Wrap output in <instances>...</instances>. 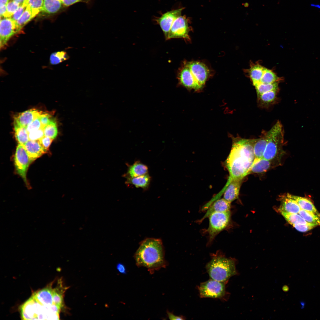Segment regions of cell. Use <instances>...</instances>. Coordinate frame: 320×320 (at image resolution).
Listing matches in <instances>:
<instances>
[{
  "instance_id": "1",
  "label": "cell",
  "mask_w": 320,
  "mask_h": 320,
  "mask_svg": "<svg viewBox=\"0 0 320 320\" xmlns=\"http://www.w3.org/2000/svg\"><path fill=\"white\" fill-rule=\"evenodd\" d=\"M55 281L34 292L21 306L23 319H59L60 313L64 306V294L67 287L61 279Z\"/></svg>"
},
{
  "instance_id": "2",
  "label": "cell",
  "mask_w": 320,
  "mask_h": 320,
  "mask_svg": "<svg viewBox=\"0 0 320 320\" xmlns=\"http://www.w3.org/2000/svg\"><path fill=\"white\" fill-rule=\"evenodd\" d=\"M255 139H234L225 161L229 178L242 180L248 175L255 159L253 150Z\"/></svg>"
},
{
  "instance_id": "3",
  "label": "cell",
  "mask_w": 320,
  "mask_h": 320,
  "mask_svg": "<svg viewBox=\"0 0 320 320\" xmlns=\"http://www.w3.org/2000/svg\"><path fill=\"white\" fill-rule=\"evenodd\" d=\"M134 257L137 266L147 268L151 273L167 265L162 243L159 239L148 238L143 240Z\"/></svg>"
},
{
  "instance_id": "4",
  "label": "cell",
  "mask_w": 320,
  "mask_h": 320,
  "mask_svg": "<svg viewBox=\"0 0 320 320\" xmlns=\"http://www.w3.org/2000/svg\"><path fill=\"white\" fill-rule=\"evenodd\" d=\"M236 265L235 259L218 253L212 255L206 268L211 279L227 283L230 277L238 274Z\"/></svg>"
},
{
  "instance_id": "5",
  "label": "cell",
  "mask_w": 320,
  "mask_h": 320,
  "mask_svg": "<svg viewBox=\"0 0 320 320\" xmlns=\"http://www.w3.org/2000/svg\"><path fill=\"white\" fill-rule=\"evenodd\" d=\"M268 133V139L263 158L279 165L284 153L283 149L284 131L281 122L278 121Z\"/></svg>"
},
{
  "instance_id": "6",
  "label": "cell",
  "mask_w": 320,
  "mask_h": 320,
  "mask_svg": "<svg viewBox=\"0 0 320 320\" xmlns=\"http://www.w3.org/2000/svg\"><path fill=\"white\" fill-rule=\"evenodd\" d=\"M231 217L230 211L213 213L209 216V225L207 231L209 234V244L212 242L219 233L228 226Z\"/></svg>"
},
{
  "instance_id": "7",
  "label": "cell",
  "mask_w": 320,
  "mask_h": 320,
  "mask_svg": "<svg viewBox=\"0 0 320 320\" xmlns=\"http://www.w3.org/2000/svg\"><path fill=\"white\" fill-rule=\"evenodd\" d=\"M227 283L211 279L201 283L198 287L201 298L225 299L228 294L226 291Z\"/></svg>"
},
{
  "instance_id": "8",
  "label": "cell",
  "mask_w": 320,
  "mask_h": 320,
  "mask_svg": "<svg viewBox=\"0 0 320 320\" xmlns=\"http://www.w3.org/2000/svg\"><path fill=\"white\" fill-rule=\"evenodd\" d=\"M33 161L28 154L23 145L19 144L14 156L15 165L17 173L26 184L27 169L30 164Z\"/></svg>"
},
{
  "instance_id": "9",
  "label": "cell",
  "mask_w": 320,
  "mask_h": 320,
  "mask_svg": "<svg viewBox=\"0 0 320 320\" xmlns=\"http://www.w3.org/2000/svg\"><path fill=\"white\" fill-rule=\"evenodd\" d=\"M21 30L16 22L10 17H0V47L5 46L9 39Z\"/></svg>"
},
{
  "instance_id": "10",
  "label": "cell",
  "mask_w": 320,
  "mask_h": 320,
  "mask_svg": "<svg viewBox=\"0 0 320 320\" xmlns=\"http://www.w3.org/2000/svg\"><path fill=\"white\" fill-rule=\"evenodd\" d=\"M189 30L187 19L185 16L181 15L173 22L167 40L175 38H188Z\"/></svg>"
},
{
  "instance_id": "11",
  "label": "cell",
  "mask_w": 320,
  "mask_h": 320,
  "mask_svg": "<svg viewBox=\"0 0 320 320\" xmlns=\"http://www.w3.org/2000/svg\"><path fill=\"white\" fill-rule=\"evenodd\" d=\"M183 8L168 11L155 19V20L160 27L166 40H167L171 26L175 20L181 15Z\"/></svg>"
},
{
  "instance_id": "12",
  "label": "cell",
  "mask_w": 320,
  "mask_h": 320,
  "mask_svg": "<svg viewBox=\"0 0 320 320\" xmlns=\"http://www.w3.org/2000/svg\"><path fill=\"white\" fill-rule=\"evenodd\" d=\"M187 65L194 78L201 87L205 84L208 76V69L204 64L198 62H191Z\"/></svg>"
},
{
  "instance_id": "13",
  "label": "cell",
  "mask_w": 320,
  "mask_h": 320,
  "mask_svg": "<svg viewBox=\"0 0 320 320\" xmlns=\"http://www.w3.org/2000/svg\"><path fill=\"white\" fill-rule=\"evenodd\" d=\"M43 112L30 109L18 114L14 117V126L26 127L33 120L39 117Z\"/></svg>"
},
{
  "instance_id": "14",
  "label": "cell",
  "mask_w": 320,
  "mask_h": 320,
  "mask_svg": "<svg viewBox=\"0 0 320 320\" xmlns=\"http://www.w3.org/2000/svg\"><path fill=\"white\" fill-rule=\"evenodd\" d=\"M178 79L180 83L186 88L195 89H198L201 88L187 65L180 71Z\"/></svg>"
},
{
  "instance_id": "15",
  "label": "cell",
  "mask_w": 320,
  "mask_h": 320,
  "mask_svg": "<svg viewBox=\"0 0 320 320\" xmlns=\"http://www.w3.org/2000/svg\"><path fill=\"white\" fill-rule=\"evenodd\" d=\"M231 203L223 198L216 200L209 205L207 209L205 214L199 221V223H201L204 220L208 218L211 214L213 213L230 211L231 208Z\"/></svg>"
},
{
  "instance_id": "16",
  "label": "cell",
  "mask_w": 320,
  "mask_h": 320,
  "mask_svg": "<svg viewBox=\"0 0 320 320\" xmlns=\"http://www.w3.org/2000/svg\"><path fill=\"white\" fill-rule=\"evenodd\" d=\"M242 180L229 178L228 185L224 192L223 198L231 203L239 197Z\"/></svg>"
},
{
  "instance_id": "17",
  "label": "cell",
  "mask_w": 320,
  "mask_h": 320,
  "mask_svg": "<svg viewBox=\"0 0 320 320\" xmlns=\"http://www.w3.org/2000/svg\"><path fill=\"white\" fill-rule=\"evenodd\" d=\"M278 165L276 163L263 158H255L248 175L266 172L273 167Z\"/></svg>"
},
{
  "instance_id": "18",
  "label": "cell",
  "mask_w": 320,
  "mask_h": 320,
  "mask_svg": "<svg viewBox=\"0 0 320 320\" xmlns=\"http://www.w3.org/2000/svg\"><path fill=\"white\" fill-rule=\"evenodd\" d=\"M279 90H273L257 95V101L259 107L267 108L276 104L278 100Z\"/></svg>"
},
{
  "instance_id": "19",
  "label": "cell",
  "mask_w": 320,
  "mask_h": 320,
  "mask_svg": "<svg viewBox=\"0 0 320 320\" xmlns=\"http://www.w3.org/2000/svg\"><path fill=\"white\" fill-rule=\"evenodd\" d=\"M30 156L34 160L47 151L41 144L39 140H29L24 145Z\"/></svg>"
},
{
  "instance_id": "20",
  "label": "cell",
  "mask_w": 320,
  "mask_h": 320,
  "mask_svg": "<svg viewBox=\"0 0 320 320\" xmlns=\"http://www.w3.org/2000/svg\"><path fill=\"white\" fill-rule=\"evenodd\" d=\"M268 139V131H263L260 137L255 139L253 150L255 158L263 157Z\"/></svg>"
},
{
  "instance_id": "21",
  "label": "cell",
  "mask_w": 320,
  "mask_h": 320,
  "mask_svg": "<svg viewBox=\"0 0 320 320\" xmlns=\"http://www.w3.org/2000/svg\"><path fill=\"white\" fill-rule=\"evenodd\" d=\"M265 67L258 63L251 62L250 68L245 71L254 86L259 83L263 74Z\"/></svg>"
},
{
  "instance_id": "22",
  "label": "cell",
  "mask_w": 320,
  "mask_h": 320,
  "mask_svg": "<svg viewBox=\"0 0 320 320\" xmlns=\"http://www.w3.org/2000/svg\"><path fill=\"white\" fill-rule=\"evenodd\" d=\"M148 172L147 166L140 161H137L129 166L127 171L124 176L126 178L136 177L148 174Z\"/></svg>"
},
{
  "instance_id": "23",
  "label": "cell",
  "mask_w": 320,
  "mask_h": 320,
  "mask_svg": "<svg viewBox=\"0 0 320 320\" xmlns=\"http://www.w3.org/2000/svg\"><path fill=\"white\" fill-rule=\"evenodd\" d=\"M286 196L294 200L297 203L301 209L309 211L318 216H320L312 202L306 197H303L287 193Z\"/></svg>"
},
{
  "instance_id": "24",
  "label": "cell",
  "mask_w": 320,
  "mask_h": 320,
  "mask_svg": "<svg viewBox=\"0 0 320 320\" xmlns=\"http://www.w3.org/2000/svg\"><path fill=\"white\" fill-rule=\"evenodd\" d=\"M300 209V208L294 200L286 196L282 199L279 211L289 213L298 214Z\"/></svg>"
},
{
  "instance_id": "25",
  "label": "cell",
  "mask_w": 320,
  "mask_h": 320,
  "mask_svg": "<svg viewBox=\"0 0 320 320\" xmlns=\"http://www.w3.org/2000/svg\"><path fill=\"white\" fill-rule=\"evenodd\" d=\"M126 184L134 185L136 187L146 190L149 187L151 177L148 174L136 177L126 178Z\"/></svg>"
},
{
  "instance_id": "26",
  "label": "cell",
  "mask_w": 320,
  "mask_h": 320,
  "mask_svg": "<svg viewBox=\"0 0 320 320\" xmlns=\"http://www.w3.org/2000/svg\"><path fill=\"white\" fill-rule=\"evenodd\" d=\"M63 6L61 0H44L41 12L49 14H54L59 11Z\"/></svg>"
},
{
  "instance_id": "27",
  "label": "cell",
  "mask_w": 320,
  "mask_h": 320,
  "mask_svg": "<svg viewBox=\"0 0 320 320\" xmlns=\"http://www.w3.org/2000/svg\"><path fill=\"white\" fill-rule=\"evenodd\" d=\"M39 12L38 11L26 7L21 17L16 22L19 28L21 29Z\"/></svg>"
},
{
  "instance_id": "28",
  "label": "cell",
  "mask_w": 320,
  "mask_h": 320,
  "mask_svg": "<svg viewBox=\"0 0 320 320\" xmlns=\"http://www.w3.org/2000/svg\"><path fill=\"white\" fill-rule=\"evenodd\" d=\"M14 130L15 138L19 144L24 145L29 140L26 127L14 126Z\"/></svg>"
},
{
  "instance_id": "29",
  "label": "cell",
  "mask_w": 320,
  "mask_h": 320,
  "mask_svg": "<svg viewBox=\"0 0 320 320\" xmlns=\"http://www.w3.org/2000/svg\"><path fill=\"white\" fill-rule=\"evenodd\" d=\"M282 78L278 76L272 70L265 68L260 82L264 84L279 82L280 81L282 80Z\"/></svg>"
},
{
  "instance_id": "30",
  "label": "cell",
  "mask_w": 320,
  "mask_h": 320,
  "mask_svg": "<svg viewBox=\"0 0 320 320\" xmlns=\"http://www.w3.org/2000/svg\"><path fill=\"white\" fill-rule=\"evenodd\" d=\"M279 211L287 222L292 225L297 224H311L307 222L298 214L289 213L281 211Z\"/></svg>"
},
{
  "instance_id": "31",
  "label": "cell",
  "mask_w": 320,
  "mask_h": 320,
  "mask_svg": "<svg viewBox=\"0 0 320 320\" xmlns=\"http://www.w3.org/2000/svg\"><path fill=\"white\" fill-rule=\"evenodd\" d=\"M279 82L270 84L259 83L254 86L255 87L257 95L273 90H279Z\"/></svg>"
},
{
  "instance_id": "32",
  "label": "cell",
  "mask_w": 320,
  "mask_h": 320,
  "mask_svg": "<svg viewBox=\"0 0 320 320\" xmlns=\"http://www.w3.org/2000/svg\"><path fill=\"white\" fill-rule=\"evenodd\" d=\"M298 214L308 223L316 226L320 225V216L301 209Z\"/></svg>"
},
{
  "instance_id": "33",
  "label": "cell",
  "mask_w": 320,
  "mask_h": 320,
  "mask_svg": "<svg viewBox=\"0 0 320 320\" xmlns=\"http://www.w3.org/2000/svg\"><path fill=\"white\" fill-rule=\"evenodd\" d=\"M44 135L52 139L55 138L57 135L58 130L55 121L51 119L49 123L43 128Z\"/></svg>"
},
{
  "instance_id": "34",
  "label": "cell",
  "mask_w": 320,
  "mask_h": 320,
  "mask_svg": "<svg viewBox=\"0 0 320 320\" xmlns=\"http://www.w3.org/2000/svg\"><path fill=\"white\" fill-rule=\"evenodd\" d=\"M69 56L67 53L61 51L52 53L50 57V62L52 65H56L68 59Z\"/></svg>"
},
{
  "instance_id": "35",
  "label": "cell",
  "mask_w": 320,
  "mask_h": 320,
  "mask_svg": "<svg viewBox=\"0 0 320 320\" xmlns=\"http://www.w3.org/2000/svg\"><path fill=\"white\" fill-rule=\"evenodd\" d=\"M44 0H25L23 5L33 10L41 11Z\"/></svg>"
},
{
  "instance_id": "36",
  "label": "cell",
  "mask_w": 320,
  "mask_h": 320,
  "mask_svg": "<svg viewBox=\"0 0 320 320\" xmlns=\"http://www.w3.org/2000/svg\"><path fill=\"white\" fill-rule=\"evenodd\" d=\"M20 6L18 3L11 0L7 4L6 12L2 17H10Z\"/></svg>"
},
{
  "instance_id": "37",
  "label": "cell",
  "mask_w": 320,
  "mask_h": 320,
  "mask_svg": "<svg viewBox=\"0 0 320 320\" xmlns=\"http://www.w3.org/2000/svg\"><path fill=\"white\" fill-rule=\"evenodd\" d=\"M41 127L39 116L35 119L30 123L27 127L26 128L28 132L29 133L37 130Z\"/></svg>"
},
{
  "instance_id": "38",
  "label": "cell",
  "mask_w": 320,
  "mask_h": 320,
  "mask_svg": "<svg viewBox=\"0 0 320 320\" xmlns=\"http://www.w3.org/2000/svg\"><path fill=\"white\" fill-rule=\"evenodd\" d=\"M30 140H39L44 135V129L41 127L40 129L28 133Z\"/></svg>"
},
{
  "instance_id": "39",
  "label": "cell",
  "mask_w": 320,
  "mask_h": 320,
  "mask_svg": "<svg viewBox=\"0 0 320 320\" xmlns=\"http://www.w3.org/2000/svg\"><path fill=\"white\" fill-rule=\"evenodd\" d=\"M297 231L301 232H305L311 230L316 226L315 225L309 224H297L292 225Z\"/></svg>"
},
{
  "instance_id": "40",
  "label": "cell",
  "mask_w": 320,
  "mask_h": 320,
  "mask_svg": "<svg viewBox=\"0 0 320 320\" xmlns=\"http://www.w3.org/2000/svg\"><path fill=\"white\" fill-rule=\"evenodd\" d=\"M26 7L23 4L20 5L10 18L16 22L21 17Z\"/></svg>"
},
{
  "instance_id": "41",
  "label": "cell",
  "mask_w": 320,
  "mask_h": 320,
  "mask_svg": "<svg viewBox=\"0 0 320 320\" xmlns=\"http://www.w3.org/2000/svg\"><path fill=\"white\" fill-rule=\"evenodd\" d=\"M53 139L44 135L39 141L42 146L47 151Z\"/></svg>"
},
{
  "instance_id": "42",
  "label": "cell",
  "mask_w": 320,
  "mask_h": 320,
  "mask_svg": "<svg viewBox=\"0 0 320 320\" xmlns=\"http://www.w3.org/2000/svg\"><path fill=\"white\" fill-rule=\"evenodd\" d=\"M63 6L68 7L78 3H89L91 0H61Z\"/></svg>"
},
{
  "instance_id": "43",
  "label": "cell",
  "mask_w": 320,
  "mask_h": 320,
  "mask_svg": "<svg viewBox=\"0 0 320 320\" xmlns=\"http://www.w3.org/2000/svg\"><path fill=\"white\" fill-rule=\"evenodd\" d=\"M51 115L49 113L43 112L40 116V119L42 128H44L50 121Z\"/></svg>"
},
{
  "instance_id": "44",
  "label": "cell",
  "mask_w": 320,
  "mask_h": 320,
  "mask_svg": "<svg viewBox=\"0 0 320 320\" xmlns=\"http://www.w3.org/2000/svg\"><path fill=\"white\" fill-rule=\"evenodd\" d=\"M116 268L119 272L122 274H126L127 270L125 265L121 263H118L116 265Z\"/></svg>"
},
{
  "instance_id": "45",
  "label": "cell",
  "mask_w": 320,
  "mask_h": 320,
  "mask_svg": "<svg viewBox=\"0 0 320 320\" xmlns=\"http://www.w3.org/2000/svg\"><path fill=\"white\" fill-rule=\"evenodd\" d=\"M167 313L169 319L170 320H184L185 319L184 317L182 316H177L174 315L172 313L167 311Z\"/></svg>"
},
{
  "instance_id": "46",
  "label": "cell",
  "mask_w": 320,
  "mask_h": 320,
  "mask_svg": "<svg viewBox=\"0 0 320 320\" xmlns=\"http://www.w3.org/2000/svg\"><path fill=\"white\" fill-rule=\"evenodd\" d=\"M6 6H7L3 5L0 6V17H2L3 16L4 14L6 11Z\"/></svg>"
},
{
  "instance_id": "47",
  "label": "cell",
  "mask_w": 320,
  "mask_h": 320,
  "mask_svg": "<svg viewBox=\"0 0 320 320\" xmlns=\"http://www.w3.org/2000/svg\"><path fill=\"white\" fill-rule=\"evenodd\" d=\"M9 0H0V6H7L8 3L10 1Z\"/></svg>"
},
{
  "instance_id": "48",
  "label": "cell",
  "mask_w": 320,
  "mask_h": 320,
  "mask_svg": "<svg viewBox=\"0 0 320 320\" xmlns=\"http://www.w3.org/2000/svg\"><path fill=\"white\" fill-rule=\"evenodd\" d=\"M19 4L20 5H22L23 3L25 0H11Z\"/></svg>"
},
{
  "instance_id": "49",
  "label": "cell",
  "mask_w": 320,
  "mask_h": 320,
  "mask_svg": "<svg viewBox=\"0 0 320 320\" xmlns=\"http://www.w3.org/2000/svg\"><path fill=\"white\" fill-rule=\"evenodd\" d=\"M305 303L304 301H301L300 302V304L301 306V309L304 308L305 307Z\"/></svg>"
},
{
  "instance_id": "50",
  "label": "cell",
  "mask_w": 320,
  "mask_h": 320,
  "mask_svg": "<svg viewBox=\"0 0 320 320\" xmlns=\"http://www.w3.org/2000/svg\"><path fill=\"white\" fill-rule=\"evenodd\" d=\"M311 6L312 7H316L319 9H320V5L318 4H311Z\"/></svg>"
},
{
  "instance_id": "51",
  "label": "cell",
  "mask_w": 320,
  "mask_h": 320,
  "mask_svg": "<svg viewBox=\"0 0 320 320\" xmlns=\"http://www.w3.org/2000/svg\"><path fill=\"white\" fill-rule=\"evenodd\" d=\"M249 6V4L247 2L245 3L244 4V7H248Z\"/></svg>"
}]
</instances>
